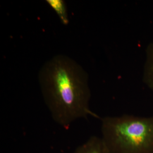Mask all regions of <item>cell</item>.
Here are the masks:
<instances>
[{"instance_id": "cell-1", "label": "cell", "mask_w": 153, "mask_h": 153, "mask_svg": "<svg viewBox=\"0 0 153 153\" xmlns=\"http://www.w3.org/2000/svg\"><path fill=\"white\" fill-rule=\"evenodd\" d=\"M39 81L45 103L53 120L64 128L79 119L99 118L90 108L88 74L76 61L57 55L40 69Z\"/></svg>"}, {"instance_id": "cell-2", "label": "cell", "mask_w": 153, "mask_h": 153, "mask_svg": "<svg viewBox=\"0 0 153 153\" xmlns=\"http://www.w3.org/2000/svg\"><path fill=\"white\" fill-rule=\"evenodd\" d=\"M101 121L107 153H153V116H107Z\"/></svg>"}, {"instance_id": "cell-3", "label": "cell", "mask_w": 153, "mask_h": 153, "mask_svg": "<svg viewBox=\"0 0 153 153\" xmlns=\"http://www.w3.org/2000/svg\"><path fill=\"white\" fill-rule=\"evenodd\" d=\"M145 52L142 80L145 85L153 91V42L147 46Z\"/></svg>"}, {"instance_id": "cell-4", "label": "cell", "mask_w": 153, "mask_h": 153, "mask_svg": "<svg viewBox=\"0 0 153 153\" xmlns=\"http://www.w3.org/2000/svg\"><path fill=\"white\" fill-rule=\"evenodd\" d=\"M73 153H107L101 137H90L76 148Z\"/></svg>"}, {"instance_id": "cell-5", "label": "cell", "mask_w": 153, "mask_h": 153, "mask_svg": "<svg viewBox=\"0 0 153 153\" xmlns=\"http://www.w3.org/2000/svg\"><path fill=\"white\" fill-rule=\"evenodd\" d=\"M47 3L55 11L64 25H67L69 22V17L65 1L62 0H47Z\"/></svg>"}]
</instances>
